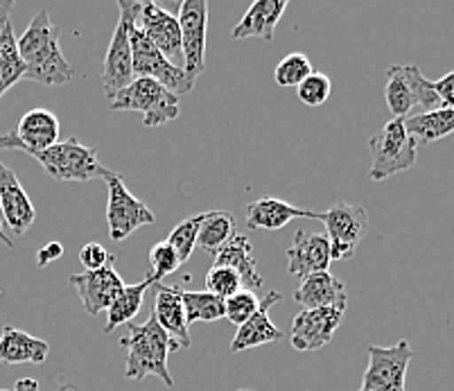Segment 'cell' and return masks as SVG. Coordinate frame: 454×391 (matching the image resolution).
Masks as SVG:
<instances>
[{"mask_svg": "<svg viewBox=\"0 0 454 391\" xmlns=\"http://www.w3.org/2000/svg\"><path fill=\"white\" fill-rule=\"evenodd\" d=\"M16 45L26 64L23 80L41 86H64L75 77V68L61 55L59 27L52 26L48 10H39L32 16L30 26L16 39Z\"/></svg>", "mask_w": 454, "mask_h": 391, "instance_id": "cell-1", "label": "cell"}, {"mask_svg": "<svg viewBox=\"0 0 454 391\" xmlns=\"http://www.w3.org/2000/svg\"><path fill=\"white\" fill-rule=\"evenodd\" d=\"M127 331L129 335L121 341V348L127 353L125 376L131 380L156 376L168 387H175L168 369V357L181 347L159 326L154 315H150L145 324H127Z\"/></svg>", "mask_w": 454, "mask_h": 391, "instance_id": "cell-2", "label": "cell"}, {"mask_svg": "<svg viewBox=\"0 0 454 391\" xmlns=\"http://www.w3.org/2000/svg\"><path fill=\"white\" fill-rule=\"evenodd\" d=\"M114 111H136L143 116V125L154 129V127L172 122L181 116L179 96H175L170 89H165L156 80L150 77H134L131 84L118 90L109 100Z\"/></svg>", "mask_w": 454, "mask_h": 391, "instance_id": "cell-3", "label": "cell"}, {"mask_svg": "<svg viewBox=\"0 0 454 391\" xmlns=\"http://www.w3.org/2000/svg\"><path fill=\"white\" fill-rule=\"evenodd\" d=\"M371 181H387L398 172L411 170L419 156V143L404 127V121L391 118L378 134L371 136Z\"/></svg>", "mask_w": 454, "mask_h": 391, "instance_id": "cell-4", "label": "cell"}, {"mask_svg": "<svg viewBox=\"0 0 454 391\" xmlns=\"http://www.w3.org/2000/svg\"><path fill=\"white\" fill-rule=\"evenodd\" d=\"M385 100L394 118H400V121H407L414 109H420V113H427V111H434L441 106L432 80H427L420 73L419 66L411 64L389 66Z\"/></svg>", "mask_w": 454, "mask_h": 391, "instance_id": "cell-5", "label": "cell"}, {"mask_svg": "<svg viewBox=\"0 0 454 391\" xmlns=\"http://www.w3.org/2000/svg\"><path fill=\"white\" fill-rule=\"evenodd\" d=\"M118 10H121V19H118V26H115L114 36H111L105 66H102V86H105L106 100H111L118 90H122L134 80L129 32L136 26V19H138L140 3H136V0H118Z\"/></svg>", "mask_w": 454, "mask_h": 391, "instance_id": "cell-6", "label": "cell"}, {"mask_svg": "<svg viewBox=\"0 0 454 391\" xmlns=\"http://www.w3.org/2000/svg\"><path fill=\"white\" fill-rule=\"evenodd\" d=\"M100 176L106 181V224L111 240L122 242L140 226L154 224V213L138 197L131 195L121 175L102 168Z\"/></svg>", "mask_w": 454, "mask_h": 391, "instance_id": "cell-7", "label": "cell"}, {"mask_svg": "<svg viewBox=\"0 0 454 391\" xmlns=\"http://www.w3.org/2000/svg\"><path fill=\"white\" fill-rule=\"evenodd\" d=\"M32 159H36L43 166V170L57 181H86L100 176L102 166L98 160V150L89 145H82L77 138L59 141L45 152H39Z\"/></svg>", "mask_w": 454, "mask_h": 391, "instance_id": "cell-8", "label": "cell"}, {"mask_svg": "<svg viewBox=\"0 0 454 391\" xmlns=\"http://www.w3.org/2000/svg\"><path fill=\"white\" fill-rule=\"evenodd\" d=\"M321 222L328 229L330 258L333 261H348L355 256V249L364 240L369 231V215L362 206L334 201L328 211L321 213Z\"/></svg>", "mask_w": 454, "mask_h": 391, "instance_id": "cell-9", "label": "cell"}, {"mask_svg": "<svg viewBox=\"0 0 454 391\" xmlns=\"http://www.w3.org/2000/svg\"><path fill=\"white\" fill-rule=\"evenodd\" d=\"M369 366L357 391H407V369L414 357L410 341L400 340L394 347H369Z\"/></svg>", "mask_w": 454, "mask_h": 391, "instance_id": "cell-10", "label": "cell"}, {"mask_svg": "<svg viewBox=\"0 0 454 391\" xmlns=\"http://www.w3.org/2000/svg\"><path fill=\"white\" fill-rule=\"evenodd\" d=\"M184 75L192 84L206 68V32H208V0H184L179 5Z\"/></svg>", "mask_w": 454, "mask_h": 391, "instance_id": "cell-11", "label": "cell"}, {"mask_svg": "<svg viewBox=\"0 0 454 391\" xmlns=\"http://www.w3.org/2000/svg\"><path fill=\"white\" fill-rule=\"evenodd\" d=\"M129 43L134 77H150V80H156L165 89H170L175 96H185V93L192 90L195 84L184 75V71L165 59L154 45L150 43V39L136 26L129 32Z\"/></svg>", "mask_w": 454, "mask_h": 391, "instance_id": "cell-12", "label": "cell"}, {"mask_svg": "<svg viewBox=\"0 0 454 391\" xmlns=\"http://www.w3.org/2000/svg\"><path fill=\"white\" fill-rule=\"evenodd\" d=\"M59 143V118L48 109H32L20 118L16 129L0 136V152L14 150L35 156Z\"/></svg>", "mask_w": 454, "mask_h": 391, "instance_id": "cell-13", "label": "cell"}, {"mask_svg": "<svg viewBox=\"0 0 454 391\" xmlns=\"http://www.w3.org/2000/svg\"><path fill=\"white\" fill-rule=\"evenodd\" d=\"M136 27L150 39V43L165 59L184 71V51H181V30L176 16L156 3H140Z\"/></svg>", "mask_w": 454, "mask_h": 391, "instance_id": "cell-14", "label": "cell"}, {"mask_svg": "<svg viewBox=\"0 0 454 391\" xmlns=\"http://www.w3.org/2000/svg\"><path fill=\"white\" fill-rule=\"evenodd\" d=\"M341 321H344V310H337V308L301 310L292 321V347L301 353L328 347L337 328L341 326Z\"/></svg>", "mask_w": 454, "mask_h": 391, "instance_id": "cell-15", "label": "cell"}, {"mask_svg": "<svg viewBox=\"0 0 454 391\" xmlns=\"http://www.w3.org/2000/svg\"><path fill=\"white\" fill-rule=\"evenodd\" d=\"M68 283L77 290L84 306L86 315L95 317L100 312L109 310L111 303L115 301V296L121 294L125 283H122L121 274L115 271L114 265H106L105 270L98 271H82V274H73Z\"/></svg>", "mask_w": 454, "mask_h": 391, "instance_id": "cell-16", "label": "cell"}, {"mask_svg": "<svg viewBox=\"0 0 454 391\" xmlns=\"http://www.w3.org/2000/svg\"><path fill=\"white\" fill-rule=\"evenodd\" d=\"M330 242L324 233H305L303 229L294 233L292 246L287 249V271L296 278H308L319 271H330Z\"/></svg>", "mask_w": 454, "mask_h": 391, "instance_id": "cell-17", "label": "cell"}, {"mask_svg": "<svg viewBox=\"0 0 454 391\" xmlns=\"http://www.w3.org/2000/svg\"><path fill=\"white\" fill-rule=\"evenodd\" d=\"M0 208L3 220L14 236H23L36 220L35 204L23 191L14 170H10L5 163H0Z\"/></svg>", "mask_w": 454, "mask_h": 391, "instance_id": "cell-18", "label": "cell"}, {"mask_svg": "<svg viewBox=\"0 0 454 391\" xmlns=\"http://www.w3.org/2000/svg\"><path fill=\"white\" fill-rule=\"evenodd\" d=\"M181 287L154 283V319L181 348H190V324L185 319L184 301H181Z\"/></svg>", "mask_w": 454, "mask_h": 391, "instance_id": "cell-19", "label": "cell"}, {"mask_svg": "<svg viewBox=\"0 0 454 391\" xmlns=\"http://www.w3.org/2000/svg\"><path fill=\"white\" fill-rule=\"evenodd\" d=\"M283 296L280 292L270 290V294L265 299H260V306L255 310V315L249 321H245L238 332H235L233 341H231V351L240 353L249 351V348L262 347V344H274V341L283 340V332L271 324L270 310L280 301Z\"/></svg>", "mask_w": 454, "mask_h": 391, "instance_id": "cell-20", "label": "cell"}, {"mask_svg": "<svg viewBox=\"0 0 454 391\" xmlns=\"http://www.w3.org/2000/svg\"><path fill=\"white\" fill-rule=\"evenodd\" d=\"M294 301L303 310H317V308H337L344 310L348 306V292L346 285L334 278L330 271H319L301 281V287L294 292Z\"/></svg>", "mask_w": 454, "mask_h": 391, "instance_id": "cell-21", "label": "cell"}, {"mask_svg": "<svg viewBox=\"0 0 454 391\" xmlns=\"http://www.w3.org/2000/svg\"><path fill=\"white\" fill-rule=\"evenodd\" d=\"M305 217V220H319L321 213L299 208L278 197H260L247 206V226L249 229H267V231H278L287 222Z\"/></svg>", "mask_w": 454, "mask_h": 391, "instance_id": "cell-22", "label": "cell"}, {"mask_svg": "<svg viewBox=\"0 0 454 391\" xmlns=\"http://www.w3.org/2000/svg\"><path fill=\"white\" fill-rule=\"evenodd\" d=\"M287 10V0H255L254 5L245 12L240 23L233 27L231 36L235 41L242 39H274L276 26Z\"/></svg>", "mask_w": 454, "mask_h": 391, "instance_id": "cell-23", "label": "cell"}, {"mask_svg": "<svg viewBox=\"0 0 454 391\" xmlns=\"http://www.w3.org/2000/svg\"><path fill=\"white\" fill-rule=\"evenodd\" d=\"M215 265L231 267L233 271H238V276L242 278V285L247 290H258L262 287V276L258 271V262L254 258V245L247 236L242 233H235L233 238L224 242V245L217 249V254L213 256Z\"/></svg>", "mask_w": 454, "mask_h": 391, "instance_id": "cell-24", "label": "cell"}, {"mask_svg": "<svg viewBox=\"0 0 454 391\" xmlns=\"http://www.w3.org/2000/svg\"><path fill=\"white\" fill-rule=\"evenodd\" d=\"M48 353H51V344L41 337L19 331L14 326H3V332H0L3 364H43Z\"/></svg>", "mask_w": 454, "mask_h": 391, "instance_id": "cell-25", "label": "cell"}, {"mask_svg": "<svg viewBox=\"0 0 454 391\" xmlns=\"http://www.w3.org/2000/svg\"><path fill=\"white\" fill-rule=\"evenodd\" d=\"M404 127L410 131V136L420 145H432V143L448 138L454 134V109L448 106H439L427 113H411Z\"/></svg>", "mask_w": 454, "mask_h": 391, "instance_id": "cell-26", "label": "cell"}, {"mask_svg": "<svg viewBox=\"0 0 454 391\" xmlns=\"http://www.w3.org/2000/svg\"><path fill=\"white\" fill-rule=\"evenodd\" d=\"M154 283H156V278L150 274L145 281L122 287L121 294L115 296V301L111 303V308L106 310V312H109V319H106L105 335H111L115 328L127 326V324H134V317L138 315L140 308H143V299H145V292L150 290Z\"/></svg>", "mask_w": 454, "mask_h": 391, "instance_id": "cell-27", "label": "cell"}, {"mask_svg": "<svg viewBox=\"0 0 454 391\" xmlns=\"http://www.w3.org/2000/svg\"><path fill=\"white\" fill-rule=\"evenodd\" d=\"M23 75H26V64L20 59L14 30L7 20L5 26L0 27V100L12 86L23 80Z\"/></svg>", "mask_w": 454, "mask_h": 391, "instance_id": "cell-28", "label": "cell"}, {"mask_svg": "<svg viewBox=\"0 0 454 391\" xmlns=\"http://www.w3.org/2000/svg\"><path fill=\"white\" fill-rule=\"evenodd\" d=\"M235 236V220L229 211H208L200 226L197 246L215 256L229 238Z\"/></svg>", "mask_w": 454, "mask_h": 391, "instance_id": "cell-29", "label": "cell"}, {"mask_svg": "<svg viewBox=\"0 0 454 391\" xmlns=\"http://www.w3.org/2000/svg\"><path fill=\"white\" fill-rule=\"evenodd\" d=\"M185 319L188 324L195 321H220L224 319V299L210 294V292H181Z\"/></svg>", "mask_w": 454, "mask_h": 391, "instance_id": "cell-30", "label": "cell"}, {"mask_svg": "<svg viewBox=\"0 0 454 391\" xmlns=\"http://www.w3.org/2000/svg\"><path fill=\"white\" fill-rule=\"evenodd\" d=\"M204 217H206V213L190 215L188 220L179 222V224H176L175 229L170 231V236H168V245L176 251V256H179L181 265H184L185 261H190L192 251H195L197 236H200V226H201V222H204Z\"/></svg>", "mask_w": 454, "mask_h": 391, "instance_id": "cell-31", "label": "cell"}, {"mask_svg": "<svg viewBox=\"0 0 454 391\" xmlns=\"http://www.w3.org/2000/svg\"><path fill=\"white\" fill-rule=\"evenodd\" d=\"M315 73L312 68V61L303 55V52H290L278 61L274 71L276 84L283 86V89H296L305 77H309Z\"/></svg>", "mask_w": 454, "mask_h": 391, "instance_id": "cell-32", "label": "cell"}, {"mask_svg": "<svg viewBox=\"0 0 454 391\" xmlns=\"http://www.w3.org/2000/svg\"><path fill=\"white\" fill-rule=\"evenodd\" d=\"M242 278L238 276V271H233L231 267H222V265H213L210 271L206 274V290L210 294L220 296V299H229V296L238 294L242 290Z\"/></svg>", "mask_w": 454, "mask_h": 391, "instance_id": "cell-33", "label": "cell"}, {"mask_svg": "<svg viewBox=\"0 0 454 391\" xmlns=\"http://www.w3.org/2000/svg\"><path fill=\"white\" fill-rule=\"evenodd\" d=\"M258 306L260 299L255 296V292L240 290L224 301V319H229L233 326L240 328L245 321H249L255 315Z\"/></svg>", "mask_w": 454, "mask_h": 391, "instance_id": "cell-34", "label": "cell"}, {"mask_svg": "<svg viewBox=\"0 0 454 391\" xmlns=\"http://www.w3.org/2000/svg\"><path fill=\"white\" fill-rule=\"evenodd\" d=\"M330 90H333V82L324 73H312L309 77H305L299 86H296V96L303 105L308 106H321L328 102Z\"/></svg>", "mask_w": 454, "mask_h": 391, "instance_id": "cell-35", "label": "cell"}, {"mask_svg": "<svg viewBox=\"0 0 454 391\" xmlns=\"http://www.w3.org/2000/svg\"><path fill=\"white\" fill-rule=\"evenodd\" d=\"M150 265H152V276L156 278V283H160L163 276H170L179 270L181 261L179 256H176V251L168 245V240H165L150 249Z\"/></svg>", "mask_w": 454, "mask_h": 391, "instance_id": "cell-36", "label": "cell"}, {"mask_svg": "<svg viewBox=\"0 0 454 391\" xmlns=\"http://www.w3.org/2000/svg\"><path fill=\"white\" fill-rule=\"evenodd\" d=\"M80 262L84 265L86 271H98V270H105L106 265H114L115 258L111 256L109 251L105 249L102 245L98 242H89L80 249Z\"/></svg>", "mask_w": 454, "mask_h": 391, "instance_id": "cell-37", "label": "cell"}, {"mask_svg": "<svg viewBox=\"0 0 454 391\" xmlns=\"http://www.w3.org/2000/svg\"><path fill=\"white\" fill-rule=\"evenodd\" d=\"M434 84V93L439 98L441 106H448L454 109V71H450L448 75H443L441 80L432 82Z\"/></svg>", "mask_w": 454, "mask_h": 391, "instance_id": "cell-38", "label": "cell"}, {"mask_svg": "<svg viewBox=\"0 0 454 391\" xmlns=\"http://www.w3.org/2000/svg\"><path fill=\"white\" fill-rule=\"evenodd\" d=\"M61 256H64V245L61 242H48V245H43L36 251V265H51L52 261H59Z\"/></svg>", "mask_w": 454, "mask_h": 391, "instance_id": "cell-39", "label": "cell"}, {"mask_svg": "<svg viewBox=\"0 0 454 391\" xmlns=\"http://www.w3.org/2000/svg\"><path fill=\"white\" fill-rule=\"evenodd\" d=\"M0 391H39V382L35 378H20L16 380L14 389H0Z\"/></svg>", "mask_w": 454, "mask_h": 391, "instance_id": "cell-40", "label": "cell"}, {"mask_svg": "<svg viewBox=\"0 0 454 391\" xmlns=\"http://www.w3.org/2000/svg\"><path fill=\"white\" fill-rule=\"evenodd\" d=\"M12 10H14V3H12V0H0V27L10 20Z\"/></svg>", "mask_w": 454, "mask_h": 391, "instance_id": "cell-41", "label": "cell"}, {"mask_svg": "<svg viewBox=\"0 0 454 391\" xmlns=\"http://www.w3.org/2000/svg\"><path fill=\"white\" fill-rule=\"evenodd\" d=\"M3 226H5V220H3V208H0V242H5L7 246H14V242H12L10 236H5V231H3Z\"/></svg>", "mask_w": 454, "mask_h": 391, "instance_id": "cell-42", "label": "cell"}, {"mask_svg": "<svg viewBox=\"0 0 454 391\" xmlns=\"http://www.w3.org/2000/svg\"><path fill=\"white\" fill-rule=\"evenodd\" d=\"M240 391H251V389H240Z\"/></svg>", "mask_w": 454, "mask_h": 391, "instance_id": "cell-43", "label": "cell"}, {"mask_svg": "<svg viewBox=\"0 0 454 391\" xmlns=\"http://www.w3.org/2000/svg\"><path fill=\"white\" fill-rule=\"evenodd\" d=\"M0 296H3V292H0Z\"/></svg>", "mask_w": 454, "mask_h": 391, "instance_id": "cell-44", "label": "cell"}]
</instances>
